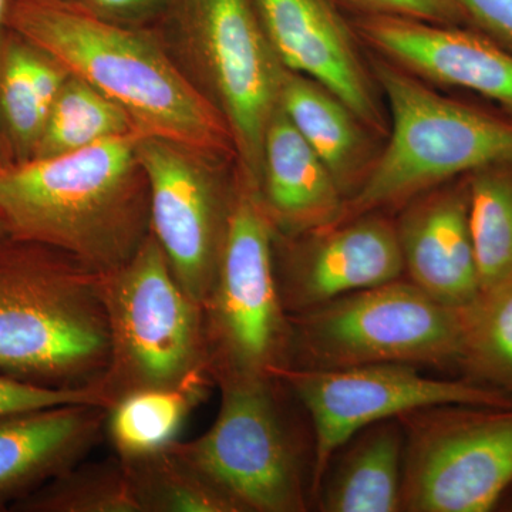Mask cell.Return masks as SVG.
I'll return each mask as SVG.
<instances>
[{
    "mask_svg": "<svg viewBox=\"0 0 512 512\" xmlns=\"http://www.w3.org/2000/svg\"><path fill=\"white\" fill-rule=\"evenodd\" d=\"M5 28L123 107L144 136L218 160L237 156L221 114L143 26L104 18L82 0H9Z\"/></svg>",
    "mask_w": 512,
    "mask_h": 512,
    "instance_id": "obj_1",
    "label": "cell"
},
{
    "mask_svg": "<svg viewBox=\"0 0 512 512\" xmlns=\"http://www.w3.org/2000/svg\"><path fill=\"white\" fill-rule=\"evenodd\" d=\"M143 134L111 138L0 174V222L13 238L59 249L99 274L137 254L151 232Z\"/></svg>",
    "mask_w": 512,
    "mask_h": 512,
    "instance_id": "obj_2",
    "label": "cell"
},
{
    "mask_svg": "<svg viewBox=\"0 0 512 512\" xmlns=\"http://www.w3.org/2000/svg\"><path fill=\"white\" fill-rule=\"evenodd\" d=\"M110 359L101 274L39 242L0 238V375L93 389Z\"/></svg>",
    "mask_w": 512,
    "mask_h": 512,
    "instance_id": "obj_3",
    "label": "cell"
},
{
    "mask_svg": "<svg viewBox=\"0 0 512 512\" xmlns=\"http://www.w3.org/2000/svg\"><path fill=\"white\" fill-rule=\"evenodd\" d=\"M375 74L389 103V143L333 225L407 204L488 165L512 164L507 111L440 96L392 62H377Z\"/></svg>",
    "mask_w": 512,
    "mask_h": 512,
    "instance_id": "obj_4",
    "label": "cell"
},
{
    "mask_svg": "<svg viewBox=\"0 0 512 512\" xmlns=\"http://www.w3.org/2000/svg\"><path fill=\"white\" fill-rule=\"evenodd\" d=\"M101 279L110 359L94 390L107 410L141 390L214 386L201 305L175 278L153 232L130 261Z\"/></svg>",
    "mask_w": 512,
    "mask_h": 512,
    "instance_id": "obj_5",
    "label": "cell"
},
{
    "mask_svg": "<svg viewBox=\"0 0 512 512\" xmlns=\"http://www.w3.org/2000/svg\"><path fill=\"white\" fill-rule=\"evenodd\" d=\"M183 47L191 80L228 126L239 175L256 190L266 128L286 69L252 0H168L157 20Z\"/></svg>",
    "mask_w": 512,
    "mask_h": 512,
    "instance_id": "obj_6",
    "label": "cell"
},
{
    "mask_svg": "<svg viewBox=\"0 0 512 512\" xmlns=\"http://www.w3.org/2000/svg\"><path fill=\"white\" fill-rule=\"evenodd\" d=\"M274 237L255 192L238 175L220 269L201 306L214 386L274 379L291 367V316L276 284Z\"/></svg>",
    "mask_w": 512,
    "mask_h": 512,
    "instance_id": "obj_7",
    "label": "cell"
},
{
    "mask_svg": "<svg viewBox=\"0 0 512 512\" xmlns=\"http://www.w3.org/2000/svg\"><path fill=\"white\" fill-rule=\"evenodd\" d=\"M291 325L298 369L402 363L456 370L457 309L404 276L293 315Z\"/></svg>",
    "mask_w": 512,
    "mask_h": 512,
    "instance_id": "obj_8",
    "label": "cell"
},
{
    "mask_svg": "<svg viewBox=\"0 0 512 512\" xmlns=\"http://www.w3.org/2000/svg\"><path fill=\"white\" fill-rule=\"evenodd\" d=\"M221 392L217 419L178 447L239 512H303L311 507L312 461L285 409L279 377L232 383Z\"/></svg>",
    "mask_w": 512,
    "mask_h": 512,
    "instance_id": "obj_9",
    "label": "cell"
},
{
    "mask_svg": "<svg viewBox=\"0 0 512 512\" xmlns=\"http://www.w3.org/2000/svg\"><path fill=\"white\" fill-rule=\"evenodd\" d=\"M399 419L402 511L497 510L512 484V407L441 404Z\"/></svg>",
    "mask_w": 512,
    "mask_h": 512,
    "instance_id": "obj_10",
    "label": "cell"
},
{
    "mask_svg": "<svg viewBox=\"0 0 512 512\" xmlns=\"http://www.w3.org/2000/svg\"><path fill=\"white\" fill-rule=\"evenodd\" d=\"M278 377L311 419L312 501L333 454L376 421L441 404L512 407L511 396L491 387L460 376L434 379L402 363L326 370L288 367Z\"/></svg>",
    "mask_w": 512,
    "mask_h": 512,
    "instance_id": "obj_11",
    "label": "cell"
},
{
    "mask_svg": "<svg viewBox=\"0 0 512 512\" xmlns=\"http://www.w3.org/2000/svg\"><path fill=\"white\" fill-rule=\"evenodd\" d=\"M138 158L150 187L151 232L195 302L210 293L237 200L222 160L164 138L141 136Z\"/></svg>",
    "mask_w": 512,
    "mask_h": 512,
    "instance_id": "obj_12",
    "label": "cell"
},
{
    "mask_svg": "<svg viewBox=\"0 0 512 512\" xmlns=\"http://www.w3.org/2000/svg\"><path fill=\"white\" fill-rule=\"evenodd\" d=\"M276 235V284L289 316L404 276L396 222L380 212L305 234L279 235L285 247L276 244Z\"/></svg>",
    "mask_w": 512,
    "mask_h": 512,
    "instance_id": "obj_13",
    "label": "cell"
},
{
    "mask_svg": "<svg viewBox=\"0 0 512 512\" xmlns=\"http://www.w3.org/2000/svg\"><path fill=\"white\" fill-rule=\"evenodd\" d=\"M357 33L419 79L480 94L512 116V53L468 26L360 13Z\"/></svg>",
    "mask_w": 512,
    "mask_h": 512,
    "instance_id": "obj_14",
    "label": "cell"
},
{
    "mask_svg": "<svg viewBox=\"0 0 512 512\" xmlns=\"http://www.w3.org/2000/svg\"><path fill=\"white\" fill-rule=\"evenodd\" d=\"M252 2L286 70L322 84L362 124L383 131V116L357 50L355 33L335 0Z\"/></svg>",
    "mask_w": 512,
    "mask_h": 512,
    "instance_id": "obj_15",
    "label": "cell"
},
{
    "mask_svg": "<svg viewBox=\"0 0 512 512\" xmlns=\"http://www.w3.org/2000/svg\"><path fill=\"white\" fill-rule=\"evenodd\" d=\"M396 222L404 278L450 308L480 291L470 227L468 174L407 202Z\"/></svg>",
    "mask_w": 512,
    "mask_h": 512,
    "instance_id": "obj_16",
    "label": "cell"
},
{
    "mask_svg": "<svg viewBox=\"0 0 512 512\" xmlns=\"http://www.w3.org/2000/svg\"><path fill=\"white\" fill-rule=\"evenodd\" d=\"M107 412L62 404L0 416V512L82 463L106 431Z\"/></svg>",
    "mask_w": 512,
    "mask_h": 512,
    "instance_id": "obj_17",
    "label": "cell"
},
{
    "mask_svg": "<svg viewBox=\"0 0 512 512\" xmlns=\"http://www.w3.org/2000/svg\"><path fill=\"white\" fill-rule=\"evenodd\" d=\"M254 192L275 234L284 237L330 227L345 202L335 177L281 104L266 128L261 177Z\"/></svg>",
    "mask_w": 512,
    "mask_h": 512,
    "instance_id": "obj_18",
    "label": "cell"
},
{
    "mask_svg": "<svg viewBox=\"0 0 512 512\" xmlns=\"http://www.w3.org/2000/svg\"><path fill=\"white\" fill-rule=\"evenodd\" d=\"M404 454L399 417L370 424L330 458L313 501L323 512L402 511Z\"/></svg>",
    "mask_w": 512,
    "mask_h": 512,
    "instance_id": "obj_19",
    "label": "cell"
},
{
    "mask_svg": "<svg viewBox=\"0 0 512 512\" xmlns=\"http://www.w3.org/2000/svg\"><path fill=\"white\" fill-rule=\"evenodd\" d=\"M69 72L19 33L0 39V161L18 167L35 158L57 94Z\"/></svg>",
    "mask_w": 512,
    "mask_h": 512,
    "instance_id": "obj_20",
    "label": "cell"
},
{
    "mask_svg": "<svg viewBox=\"0 0 512 512\" xmlns=\"http://www.w3.org/2000/svg\"><path fill=\"white\" fill-rule=\"evenodd\" d=\"M279 104L335 177L346 198L367 173L362 121L322 84L286 70Z\"/></svg>",
    "mask_w": 512,
    "mask_h": 512,
    "instance_id": "obj_21",
    "label": "cell"
},
{
    "mask_svg": "<svg viewBox=\"0 0 512 512\" xmlns=\"http://www.w3.org/2000/svg\"><path fill=\"white\" fill-rule=\"evenodd\" d=\"M456 309L457 375L512 397V276Z\"/></svg>",
    "mask_w": 512,
    "mask_h": 512,
    "instance_id": "obj_22",
    "label": "cell"
},
{
    "mask_svg": "<svg viewBox=\"0 0 512 512\" xmlns=\"http://www.w3.org/2000/svg\"><path fill=\"white\" fill-rule=\"evenodd\" d=\"M178 441V440H177ZM119 457L140 512H239L210 477L178 447Z\"/></svg>",
    "mask_w": 512,
    "mask_h": 512,
    "instance_id": "obj_23",
    "label": "cell"
},
{
    "mask_svg": "<svg viewBox=\"0 0 512 512\" xmlns=\"http://www.w3.org/2000/svg\"><path fill=\"white\" fill-rule=\"evenodd\" d=\"M134 133L140 130L123 107L69 74L47 117L33 160L64 156Z\"/></svg>",
    "mask_w": 512,
    "mask_h": 512,
    "instance_id": "obj_24",
    "label": "cell"
},
{
    "mask_svg": "<svg viewBox=\"0 0 512 512\" xmlns=\"http://www.w3.org/2000/svg\"><path fill=\"white\" fill-rule=\"evenodd\" d=\"M210 390L191 386L128 394L107 412L106 434L117 456H141L177 441L185 420Z\"/></svg>",
    "mask_w": 512,
    "mask_h": 512,
    "instance_id": "obj_25",
    "label": "cell"
},
{
    "mask_svg": "<svg viewBox=\"0 0 512 512\" xmlns=\"http://www.w3.org/2000/svg\"><path fill=\"white\" fill-rule=\"evenodd\" d=\"M470 227L480 289L512 276V164L468 174Z\"/></svg>",
    "mask_w": 512,
    "mask_h": 512,
    "instance_id": "obj_26",
    "label": "cell"
},
{
    "mask_svg": "<svg viewBox=\"0 0 512 512\" xmlns=\"http://www.w3.org/2000/svg\"><path fill=\"white\" fill-rule=\"evenodd\" d=\"M10 512H140L119 457L79 463L10 507Z\"/></svg>",
    "mask_w": 512,
    "mask_h": 512,
    "instance_id": "obj_27",
    "label": "cell"
},
{
    "mask_svg": "<svg viewBox=\"0 0 512 512\" xmlns=\"http://www.w3.org/2000/svg\"><path fill=\"white\" fill-rule=\"evenodd\" d=\"M62 404L104 407L99 394L93 389H49L0 375V416Z\"/></svg>",
    "mask_w": 512,
    "mask_h": 512,
    "instance_id": "obj_28",
    "label": "cell"
},
{
    "mask_svg": "<svg viewBox=\"0 0 512 512\" xmlns=\"http://www.w3.org/2000/svg\"><path fill=\"white\" fill-rule=\"evenodd\" d=\"M360 13L404 16L441 23V25L468 26L466 16L457 0H348Z\"/></svg>",
    "mask_w": 512,
    "mask_h": 512,
    "instance_id": "obj_29",
    "label": "cell"
},
{
    "mask_svg": "<svg viewBox=\"0 0 512 512\" xmlns=\"http://www.w3.org/2000/svg\"><path fill=\"white\" fill-rule=\"evenodd\" d=\"M468 28L512 53V0H457Z\"/></svg>",
    "mask_w": 512,
    "mask_h": 512,
    "instance_id": "obj_30",
    "label": "cell"
},
{
    "mask_svg": "<svg viewBox=\"0 0 512 512\" xmlns=\"http://www.w3.org/2000/svg\"><path fill=\"white\" fill-rule=\"evenodd\" d=\"M94 12L127 23V25L141 26L148 22H157L163 15L168 0H82Z\"/></svg>",
    "mask_w": 512,
    "mask_h": 512,
    "instance_id": "obj_31",
    "label": "cell"
},
{
    "mask_svg": "<svg viewBox=\"0 0 512 512\" xmlns=\"http://www.w3.org/2000/svg\"><path fill=\"white\" fill-rule=\"evenodd\" d=\"M497 510L512 512V484L511 487L508 488L507 493H505L503 498H501Z\"/></svg>",
    "mask_w": 512,
    "mask_h": 512,
    "instance_id": "obj_32",
    "label": "cell"
},
{
    "mask_svg": "<svg viewBox=\"0 0 512 512\" xmlns=\"http://www.w3.org/2000/svg\"><path fill=\"white\" fill-rule=\"evenodd\" d=\"M9 0H0V39L5 32L6 10H8Z\"/></svg>",
    "mask_w": 512,
    "mask_h": 512,
    "instance_id": "obj_33",
    "label": "cell"
},
{
    "mask_svg": "<svg viewBox=\"0 0 512 512\" xmlns=\"http://www.w3.org/2000/svg\"><path fill=\"white\" fill-rule=\"evenodd\" d=\"M3 235H6V231L5 228H3L2 222H0V238H2Z\"/></svg>",
    "mask_w": 512,
    "mask_h": 512,
    "instance_id": "obj_34",
    "label": "cell"
},
{
    "mask_svg": "<svg viewBox=\"0 0 512 512\" xmlns=\"http://www.w3.org/2000/svg\"><path fill=\"white\" fill-rule=\"evenodd\" d=\"M2 170H3V165H2V161H0V174H2Z\"/></svg>",
    "mask_w": 512,
    "mask_h": 512,
    "instance_id": "obj_35",
    "label": "cell"
}]
</instances>
